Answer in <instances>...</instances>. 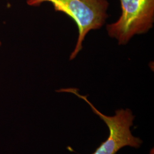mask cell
Wrapping results in <instances>:
<instances>
[{"label":"cell","instance_id":"3957f363","mask_svg":"<svg viewBox=\"0 0 154 154\" xmlns=\"http://www.w3.org/2000/svg\"><path fill=\"white\" fill-rule=\"evenodd\" d=\"M57 91L73 94L84 100L90 106L94 112L99 116L108 127L110 132L108 139L101 143L93 154H116L123 147L130 146L138 149L143 143L140 138L133 136L131 132L130 128L133 125L135 119L131 110L121 109L116 110V114L114 116H105L88 100V95H82L79 93L78 88H61Z\"/></svg>","mask_w":154,"mask_h":154},{"label":"cell","instance_id":"277c9868","mask_svg":"<svg viewBox=\"0 0 154 154\" xmlns=\"http://www.w3.org/2000/svg\"><path fill=\"white\" fill-rule=\"evenodd\" d=\"M1 41H0V46H1Z\"/></svg>","mask_w":154,"mask_h":154},{"label":"cell","instance_id":"6da1fadb","mask_svg":"<svg viewBox=\"0 0 154 154\" xmlns=\"http://www.w3.org/2000/svg\"><path fill=\"white\" fill-rule=\"evenodd\" d=\"M49 2L57 12L62 13L72 18L77 25L78 37L70 60H74L83 48V42L90 31L102 28L109 17L107 0H26L28 5L38 7Z\"/></svg>","mask_w":154,"mask_h":154},{"label":"cell","instance_id":"7a4b0ae2","mask_svg":"<svg viewBox=\"0 0 154 154\" xmlns=\"http://www.w3.org/2000/svg\"><path fill=\"white\" fill-rule=\"evenodd\" d=\"M121 15L116 22L107 24L110 37L125 45L135 35L147 33L153 27L154 0H119Z\"/></svg>","mask_w":154,"mask_h":154}]
</instances>
